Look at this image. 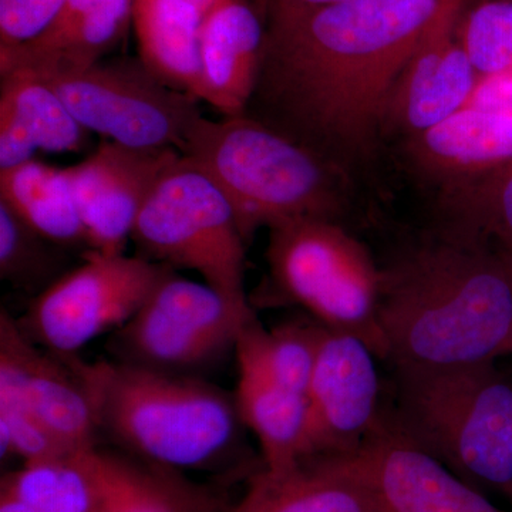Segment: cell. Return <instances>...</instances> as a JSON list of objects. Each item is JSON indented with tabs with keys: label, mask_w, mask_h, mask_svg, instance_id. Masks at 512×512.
Segmentation results:
<instances>
[{
	"label": "cell",
	"mask_w": 512,
	"mask_h": 512,
	"mask_svg": "<svg viewBox=\"0 0 512 512\" xmlns=\"http://www.w3.org/2000/svg\"><path fill=\"white\" fill-rule=\"evenodd\" d=\"M441 0H345L265 8L264 42L244 114L348 178L369 171L394 87Z\"/></svg>",
	"instance_id": "cell-1"
},
{
	"label": "cell",
	"mask_w": 512,
	"mask_h": 512,
	"mask_svg": "<svg viewBox=\"0 0 512 512\" xmlns=\"http://www.w3.org/2000/svg\"><path fill=\"white\" fill-rule=\"evenodd\" d=\"M380 332L396 366L495 363L512 353V274L494 239L443 224L380 266Z\"/></svg>",
	"instance_id": "cell-2"
},
{
	"label": "cell",
	"mask_w": 512,
	"mask_h": 512,
	"mask_svg": "<svg viewBox=\"0 0 512 512\" xmlns=\"http://www.w3.org/2000/svg\"><path fill=\"white\" fill-rule=\"evenodd\" d=\"M92 402L99 433L141 460L170 470H207L238 446L235 397L198 377L119 360L63 355Z\"/></svg>",
	"instance_id": "cell-3"
},
{
	"label": "cell",
	"mask_w": 512,
	"mask_h": 512,
	"mask_svg": "<svg viewBox=\"0 0 512 512\" xmlns=\"http://www.w3.org/2000/svg\"><path fill=\"white\" fill-rule=\"evenodd\" d=\"M178 153L221 191L247 244L259 228L338 221L345 208V175L247 114L201 116Z\"/></svg>",
	"instance_id": "cell-4"
},
{
	"label": "cell",
	"mask_w": 512,
	"mask_h": 512,
	"mask_svg": "<svg viewBox=\"0 0 512 512\" xmlns=\"http://www.w3.org/2000/svg\"><path fill=\"white\" fill-rule=\"evenodd\" d=\"M394 373L387 426L461 480L512 505V377L495 363L396 366Z\"/></svg>",
	"instance_id": "cell-5"
},
{
	"label": "cell",
	"mask_w": 512,
	"mask_h": 512,
	"mask_svg": "<svg viewBox=\"0 0 512 512\" xmlns=\"http://www.w3.org/2000/svg\"><path fill=\"white\" fill-rule=\"evenodd\" d=\"M272 284L333 332L357 336L387 360L379 326L380 266L338 221L295 220L269 228Z\"/></svg>",
	"instance_id": "cell-6"
},
{
	"label": "cell",
	"mask_w": 512,
	"mask_h": 512,
	"mask_svg": "<svg viewBox=\"0 0 512 512\" xmlns=\"http://www.w3.org/2000/svg\"><path fill=\"white\" fill-rule=\"evenodd\" d=\"M131 241L140 256L201 275L225 298L245 295L247 242L221 191L183 157L164 175L138 215Z\"/></svg>",
	"instance_id": "cell-7"
},
{
	"label": "cell",
	"mask_w": 512,
	"mask_h": 512,
	"mask_svg": "<svg viewBox=\"0 0 512 512\" xmlns=\"http://www.w3.org/2000/svg\"><path fill=\"white\" fill-rule=\"evenodd\" d=\"M32 70L86 130L123 146L180 150L202 116L201 101L161 82L140 59H103L72 70Z\"/></svg>",
	"instance_id": "cell-8"
},
{
	"label": "cell",
	"mask_w": 512,
	"mask_h": 512,
	"mask_svg": "<svg viewBox=\"0 0 512 512\" xmlns=\"http://www.w3.org/2000/svg\"><path fill=\"white\" fill-rule=\"evenodd\" d=\"M254 316L249 303L231 301L174 271L113 332L110 349L119 362L192 376L235 353L239 333Z\"/></svg>",
	"instance_id": "cell-9"
},
{
	"label": "cell",
	"mask_w": 512,
	"mask_h": 512,
	"mask_svg": "<svg viewBox=\"0 0 512 512\" xmlns=\"http://www.w3.org/2000/svg\"><path fill=\"white\" fill-rule=\"evenodd\" d=\"M83 259L40 292L18 323L32 342L59 355H76L87 343L126 325L174 272L140 255L87 252Z\"/></svg>",
	"instance_id": "cell-10"
},
{
	"label": "cell",
	"mask_w": 512,
	"mask_h": 512,
	"mask_svg": "<svg viewBox=\"0 0 512 512\" xmlns=\"http://www.w3.org/2000/svg\"><path fill=\"white\" fill-rule=\"evenodd\" d=\"M375 357L357 336L328 329L308 390L302 463L350 456L380 426Z\"/></svg>",
	"instance_id": "cell-11"
},
{
	"label": "cell",
	"mask_w": 512,
	"mask_h": 512,
	"mask_svg": "<svg viewBox=\"0 0 512 512\" xmlns=\"http://www.w3.org/2000/svg\"><path fill=\"white\" fill-rule=\"evenodd\" d=\"M180 158L175 148H136L106 140L92 156L66 168L89 252L124 254L138 215Z\"/></svg>",
	"instance_id": "cell-12"
},
{
	"label": "cell",
	"mask_w": 512,
	"mask_h": 512,
	"mask_svg": "<svg viewBox=\"0 0 512 512\" xmlns=\"http://www.w3.org/2000/svg\"><path fill=\"white\" fill-rule=\"evenodd\" d=\"M320 460L372 485L390 512H512L403 439L384 419L355 453Z\"/></svg>",
	"instance_id": "cell-13"
},
{
	"label": "cell",
	"mask_w": 512,
	"mask_h": 512,
	"mask_svg": "<svg viewBox=\"0 0 512 512\" xmlns=\"http://www.w3.org/2000/svg\"><path fill=\"white\" fill-rule=\"evenodd\" d=\"M0 394L25 404L70 450L97 447L96 414L79 377L63 355L40 350L6 311L0 315Z\"/></svg>",
	"instance_id": "cell-14"
},
{
	"label": "cell",
	"mask_w": 512,
	"mask_h": 512,
	"mask_svg": "<svg viewBox=\"0 0 512 512\" xmlns=\"http://www.w3.org/2000/svg\"><path fill=\"white\" fill-rule=\"evenodd\" d=\"M464 0H441L416 52L394 87L384 119V136L423 133L466 106L478 74L456 39Z\"/></svg>",
	"instance_id": "cell-15"
},
{
	"label": "cell",
	"mask_w": 512,
	"mask_h": 512,
	"mask_svg": "<svg viewBox=\"0 0 512 512\" xmlns=\"http://www.w3.org/2000/svg\"><path fill=\"white\" fill-rule=\"evenodd\" d=\"M406 154L441 192L470 183L512 160V111L463 107L407 138Z\"/></svg>",
	"instance_id": "cell-16"
},
{
	"label": "cell",
	"mask_w": 512,
	"mask_h": 512,
	"mask_svg": "<svg viewBox=\"0 0 512 512\" xmlns=\"http://www.w3.org/2000/svg\"><path fill=\"white\" fill-rule=\"evenodd\" d=\"M89 133L35 70H0V170L33 160L37 150L79 153Z\"/></svg>",
	"instance_id": "cell-17"
},
{
	"label": "cell",
	"mask_w": 512,
	"mask_h": 512,
	"mask_svg": "<svg viewBox=\"0 0 512 512\" xmlns=\"http://www.w3.org/2000/svg\"><path fill=\"white\" fill-rule=\"evenodd\" d=\"M134 0H66L32 42L0 47V70H72L100 62L133 26Z\"/></svg>",
	"instance_id": "cell-18"
},
{
	"label": "cell",
	"mask_w": 512,
	"mask_h": 512,
	"mask_svg": "<svg viewBox=\"0 0 512 512\" xmlns=\"http://www.w3.org/2000/svg\"><path fill=\"white\" fill-rule=\"evenodd\" d=\"M264 20L245 0L207 13L201 37L200 100L222 116L244 114L254 92Z\"/></svg>",
	"instance_id": "cell-19"
},
{
	"label": "cell",
	"mask_w": 512,
	"mask_h": 512,
	"mask_svg": "<svg viewBox=\"0 0 512 512\" xmlns=\"http://www.w3.org/2000/svg\"><path fill=\"white\" fill-rule=\"evenodd\" d=\"M229 512H390L372 485L313 460L285 471H256Z\"/></svg>",
	"instance_id": "cell-20"
},
{
	"label": "cell",
	"mask_w": 512,
	"mask_h": 512,
	"mask_svg": "<svg viewBox=\"0 0 512 512\" xmlns=\"http://www.w3.org/2000/svg\"><path fill=\"white\" fill-rule=\"evenodd\" d=\"M204 18L187 0H134L138 59L161 82L198 101Z\"/></svg>",
	"instance_id": "cell-21"
},
{
	"label": "cell",
	"mask_w": 512,
	"mask_h": 512,
	"mask_svg": "<svg viewBox=\"0 0 512 512\" xmlns=\"http://www.w3.org/2000/svg\"><path fill=\"white\" fill-rule=\"evenodd\" d=\"M0 494L40 512H107L110 478L97 447L25 463L2 478Z\"/></svg>",
	"instance_id": "cell-22"
},
{
	"label": "cell",
	"mask_w": 512,
	"mask_h": 512,
	"mask_svg": "<svg viewBox=\"0 0 512 512\" xmlns=\"http://www.w3.org/2000/svg\"><path fill=\"white\" fill-rule=\"evenodd\" d=\"M235 403L242 424L255 434L269 471L299 466L305 454L308 397L285 389L247 363H238Z\"/></svg>",
	"instance_id": "cell-23"
},
{
	"label": "cell",
	"mask_w": 512,
	"mask_h": 512,
	"mask_svg": "<svg viewBox=\"0 0 512 512\" xmlns=\"http://www.w3.org/2000/svg\"><path fill=\"white\" fill-rule=\"evenodd\" d=\"M0 202L64 249L89 252L66 168L33 160L0 170Z\"/></svg>",
	"instance_id": "cell-24"
},
{
	"label": "cell",
	"mask_w": 512,
	"mask_h": 512,
	"mask_svg": "<svg viewBox=\"0 0 512 512\" xmlns=\"http://www.w3.org/2000/svg\"><path fill=\"white\" fill-rule=\"evenodd\" d=\"M326 332L328 328L318 320H295L268 330L254 316L239 333L235 356L238 363H247L285 389L308 397Z\"/></svg>",
	"instance_id": "cell-25"
},
{
	"label": "cell",
	"mask_w": 512,
	"mask_h": 512,
	"mask_svg": "<svg viewBox=\"0 0 512 512\" xmlns=\"http://www.w3.org/2000/svg\"><path fill=\"white\" fill-rule=\"evenodd\" d=\"M104 457L110 478L107 512H229L234 507L181 480L178 471L107 453Z\"/></svg>",
	"instance_id": "cell-26"
},
{
	"label": "cell",
	"mask_w": 512,
	"mask_h": 512,
	"mask_svg": "<svg viewBox=\"0 0 512 512\" xmlns=\"http://www.w3.org/2000/svg\"><path fill=\"white\" fill-rule=\"evenodd\" d=\"M443 224L512 244V160L477 180L443 191Z\"/></svg>",
	"instance_id": "cell-27"
},
{
	"label": "cell",
	"mask_w": 512,
	"mask_h": 512,
	"mask_svg": "<svg viewBox=\"0 0 512 512\" xmlns=\"http://www.w3.org/2000/svg\"><path fill=\"white\" fill-rule=\"evenodd\" d=\"M62 249L0 202V278L3 281L39 295L66 274L62 272Z\"/></svg>",
	"instance_id": "cell-28"
},
{
	"label": "cell",
	"mask_w": 512,
	"mask_h": 512,
	"mask_svg": "<svg viewBox=\"0 0 512 512\" xmlns=\"http://www.w3.org/2000/svg\"><path fill=\"white\" fill-rule=\"evenodd\" d=\"M478 77L512 72V0H487L468 15L461 40Z\"/></svg>",
	"instance_id": "cell-29"
},
{
	"label": "cell",
	"mask_w": 512,
	"mask_h": 512,
	"mask_svg": "<svg viewBox=\"0 0 512 512\" xmlns=\"http://www.w3.org/2000/svg\"><path fill=\"white\" fill-rule=\"evenodd\" d=\"M0 451L2 458H22L23 464L72 453L46 429L25 404L0 394Z\"/></svg>",
	"instance_id": "cell-30"
},
{
	"label": "cell",
	"mask_w": 512,
	"mask_h": 512,
	"mask_svg": "<svg viewBox=\"0 0 512 512\" xmlns=\"http://www.w3.org/2000/svg\"><path fill=\"white\" fill-rule=\"evenodd\" d=\"M66 0H0V47L32 42L42 35Z\"/></svg>",
	"instance_id": "cell-31"
},
{
	"label": "cell",
	"mask_w": 512,
	"mask_h": 512,
	"mask_svg": "<svg viewBox=\"0 0 512 512\" xmlns=\"http://www.w3.org/2000/svg\"><path fill=\"white\" fill-rule=\"evenodd\" d=\"M464 107L512 111V72L478 79Z\"/></svg>",
	"instance_id": "cell-32"
},
{
	"label": "cell",
	"mask_w": 512,
	"mask_h": 512,
	"mask_svg": "<svg viewBox=\"0 0 512 512\" xmlns=\"http://www.w3.org/2000/svg\"><path fill=\"white\" fill-rule=\"evenodd\" d=\"M258 6L256 10L265 8H284V9H316L325 8V6L336 5V3L345 2V0H256Z\"/></svg>",
	"instance_id": "cell-33"
},
{
	"label": "cell",
	"mask_w": 512,
	"mask_h": 512,
	"mask_svg": "<svg viewBox=\"0 0 512 512\" xmlns=\"http://www.w3.org/2000/svg\"><path fill=\"white\" fill-rule=\"evenodd\" d=\"M0 512H40L30 505L10 497V495L0 494Z\"/></svg>",
	"instance_id": "cell-34"
},
{
	"label": "cell",
	"mask_w": 512,
	"mask_h": 512,
	"mask_svg": "<svg viewBox=\"0 0 512 512\" xmlns=\"http://www.w3.org/2000/svg\"><path fill=\"white\" fill-rule=\"evenodd\" d=\"M192 5L197 6L204 15L210 13L212 9L217 8L221 3L227 2V0H187Z\"/></svg>",
	"instance_id": "cell-35"
},
{
	"label": "cell",
	"mask_w": 512,
	"mask_h": 512,
	"mask_svg": "<svg viewBox=\"0 0 512 512\" xmlns=\"http://www.w3.org/2000/svg\"><path fill=\"white\" fill-rule=\"evenodd\" d=\"M498 245H500L501 249H503L505 258H507L508 265H510L512 274V244H501V242H498Z\"/></svg>",
	"instance_id": "cell-36"
}]
</instances>
